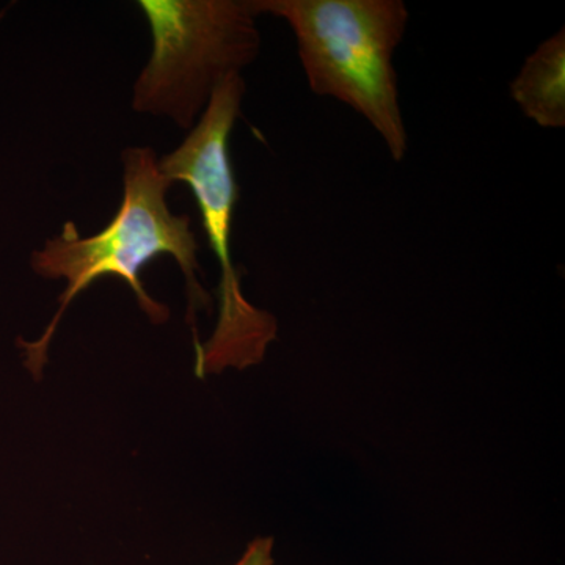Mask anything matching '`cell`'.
<instances>
[{"mask_svg":"<svg viewBox=\"0 0 565 565\" xmlns=\"http://www.w3.org/2000/svg\"><path fill=\"white\" fill-rule=\"evenodd\" d=\"M259 17L288 22L315 95L370 122L396 162L408 150L394 52L408 25L403 0H253Z\"/></svg>","mask_w":565,"mask_h":565,"instance_id":"7a4b0ae2","label":"cell"},{"mask_svg":"<svg viewBox=\"0 0 565 565\" xmlns=\"http://www.w3.org/2000/svg\"><path fill=\"white\" fill-rule=\"evenodd\" d=\"M274 539L258 537L247 546L243 557L234 565H274Z\"/></svg>","mask_w":565,"mask_h":565,"instance_id":"8992f818","label":"cell"},{"mask_svg":"<svg viewBox=\"0 0 565 565\" xmlns=\"http://www.w3.org/2000/svg\"><path fill=\"white\" fill-rule=\"evenodd\" d=\"M509 93L527 120L544 129L565 126V31L550 36L526 58Z\"/></svg>","mask_w":565,"mask_h":565,"instance_id":"5b68a950","label":"cell"},{"mask_svg":"<svg viewBox=\"0 0 565 565\" xmlns=\"http://www.w3.org/2000/svg\"><path fill=\"white\" fill-rule=\"evenodd\" d=\"M122 200L109 225L93 236H81L76 223H63L61 234L47 239L31 256L33 273L47 280H65L61 307L39 340L24 343L25 364L39 377L47 359L52 337L66 308L82 291L103 277L121 278L140 310L151 322L169 321V307L152 299L140 280V273L159 256H172L184 274L188 288V321L193 330V349H199L195 313L211 307L210 294L200 285V244L189 215L170 211L167 193L173 182L159 169V158L151 147H128L121 152Z\"/></svg>","mask_w":565,"mask_h":565,"instance_id":"6da1fadb","label":"cell"},{"mask_svg":"<svg viewBox=\"0 0 565 565\" xmlns=\"http://www.w3.org/2000/svg\"><path fill=\"white\" fill-rule=\"evenodd\" d=\"M151 54L132 90L137 114L191 131L228 77L262 51L253 0H139Z\"/></svg>","mask_w":565,"mask_h":565,"instance_id":"277c9868","label":"cell"},{"mask_svg":"<svg viewBox=\"0 0 565 565\" xmlns=\"http://www.w3.org/2000/svg\"><path fill=\"white\" fill-rule=\"evenodd\" d=\"M245 90L243 74L228 77L180 147L159 158V169L173 184L182 182L191 189L207 244L221 267L217 323L210 340L195 351L199 377L222 373L230 366L244 370L262 362L277 338V321L245 299L241 275L233 263V222L239 188L230 139L243 114Z\"/></svg>","mask_w":565,"mask_h":565,"instance_id":"3957f363","label":"cell"}]
</instances>
